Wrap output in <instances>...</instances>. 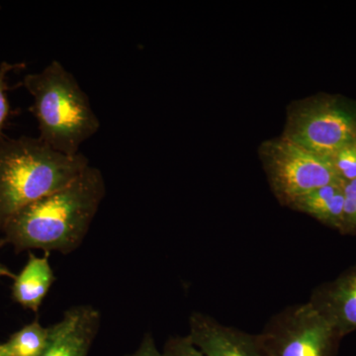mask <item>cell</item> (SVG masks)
<instances>
[{
  "label": "cell",
  "mask_w": 356,
  "mask_h": 356,
  "mask_svg": "<svg viewBox=\"0 0 356 356\" xmlns=\"http://www.w3.org/2000/svg\"><path fill=\"white\" fill-rule=\"evenodd\" d=\"M56 280L49 254L44 252V257L30 254L27 264L14 278L13 299L24 308L37 313Z\"/></svg>",
  "instance_id": "30bf717a"
},
{
  "label": "cell",
  "mask_w": 356,
  "mask_h": 356,
  "mask_svg": "<svg viewBox=\"0 0 356 356\" xmlns=\"http://www.w3.org/2000/svg\"><path fill=\"white\" fill-rule=\"evenodd\" d=\"M259 156L273 195L288 208L309 192L343 182L337 177L331 159L282 136L264 140L259 147Z\"/></svg>",
  "instance_id": "5b68a950"
},
{
  "label": "cell",
  "mask_w": 356,
  "mask_h": 356,
  "mask_svg": "<svg viewBox=\"0 0 356 356\" xmlns=\"http://www.w3.org/2000/svg\"><path fill=\"white\" fill-rule=\"evenodd\" d=\"M22 84L34 98L29 111L38 122L40 139L58 153L81 154V145L102 123L76 77L53 60L41 72L27 74Z\"/></svg>",
  "instance_id": "3957f363"
},
{
  "label": "cell",
  "mask_w": 356,
  "mask_h": 356,
  "mask_svg": "<svg viewBox=\"0 0 356 356\" xmlns=\"http://www.w3.org/2000/svg\"><path fill=\"white\" fill-rule=\"evenodd\" d=\"M128 356H163V353L156 346L152 332H147L143 337L137 350Z\"/></svg>",
  "instance_id": "e0dca14e"
},
{
  "label": "cell",
  "mask_w": 356,
  "mask_h": 356,
  "mask_svg": "<svg viewBox=\"0 0 356 356\" xmlns=\"http://www.w3.org/2000/svg\"><path fill=\"white\" fill-rule=\"evenodd\" d=\"M102 325V313L92 305L67 309L50 327L48 346L41 356H88Z\"/></svg>",
  "instance_id": "ba28073f"
},
{
  "label": "cell",
  "mask_w": 356,
  "mask_h": 356,
  "mask_svg": "<svg viewBox=\"0 0 356 356\" xmlns=\"http://www.w3.org/2000/svg\"><path fill=\"white\" fill-rule=\"evenodd\" d=\"M23 67H25L24 64H9L6 62L0 65V137L4 135L3 130L11 113L7 97V91L10 89L7 83V76L13 70L23 69Z\"/></svg>",
  "instance_id": "5bb4252c"
},
{
  "label": "cell",
  "mask_w": 356,
  "mask_h": 356,
  "mask_svg": "<svg viewBox=\"0 0 356 356\" xmlns=\"http://www.w3.org/2000/svg\"><path fill=\"white\" fill-rule=\"evenodd\" d=\"M89 165L83 153H58L39 137L1 136L0 229L30 204L74 181Z\"/></svg>",
  "instance_id": "7a4b0ae2"
},
{
  "label": "cell",
  "mask_w": 356,
  "mask_h": 356,
  "mask_svg": "<svg viewBox=\"0 0 356 356\" xmlns=\"http://www.w3.org/2000/svg\"><path fill=\"white\" fill-rule=\"evenodd\" d=\"M257 337L264 356H337L343 339L309 301L274 315Z\"/></svg>",
  "instance_id": "8992f818"
},
{
  "label": "cell",
  "mask_w": 356,
  "mask_h": 356,
  "mask_svg": "<svg viewBox=\"0 0 356 356\" xmlns=\"http://www.w3.org/2000/svg\"><path fill=\"white\" fill-rule=\"evenodd\" d=\"M344 182L320 187L294 201L290 209L304 213L341 234L344 216Z\"/></svg>",
  "instance_id": "8fae6325"
},
{
  "label": "cell",
  "mask_w": 356,
  "mask_h": 356,
  "mask_svg": "<svg viewBox=\"0 0 356 356\" xmlns=\"http://www.w3.org/2000/svg\"><path fill=\"white\" fill-rule=\"evenodd\" d=\"M281 136L331 158L343 147L356 145V102L325 93L294 100L287 106Z\"/></svg>",
  "instance_id": "277c9868"
},
{
  "label": "cell",
  "mask_w": 356,
  "mask_h": 356,
  "mask_svg": "<svg viewBox=\"0 0 356 356\" xmlns=\"http://www.w3.org/2000/svg\"><path fill=\"white\" fill-rule=\"evenodd\" d=\"M187 337L205 356H264L257 334L222 325L200 312L189 317Z\"/></svg>",
  "instance_id": "52a82bcc"
},
{
  "label": "cell",
  "mask_w": 356,
  "mask_h": 356,
  "mask_svg": "<svg viewBox=\"0 0 356 356\" xmlns=\"http://www.w3.org/2000/svg\"><path fill=\"white\" fill-rule=\"evenodd\" d=\"M105 195L102 170L89 165L74 181L11 218L2 229L6 242L20 250L72 254L83 245Z\"/></svg>",
  "instance_id": "6da1fadb"
},
{
  "label": "cell",
  "mask_w": 356,
  "mask_h": 356,
  "mask_svg": "<svg viewBox=\"0 0 356 356\" xmlns=\"http://www.w3.org/2000/svg\"><path fill=\"white\" fill-rule=\"evenodd\" d=\"M344 216L341 235H356V179L344 184Z\"/></svg>",
  "instance_id": "9a60e30c"
},
{
  "label": "cell",
  "mask_w": 356,
  "mask_h": 356,
  "mask_svg": "<svg viewBox=\"0 0 356 356\" xmlns=\"http://www.w3.org/2000/svg\"><path fill=\"white\" fill-rule=\"evenodd\" d=\"M309 302L343 337L356 332V264L312 293Z\"/></svg>",
  "instance_id": "9c48e42d"
},
{
  "label": "cell",
  "mask_w": 356,
  "mask_h": 356,
  "mask_svg": "<svg viewBox=\"0 0 356 356\" xmlns=\"http://www.w3.org/2000/svg\"><path fill=\"white\" fill-rule=\"evenodd\" d=\"M161 353L163 356H205L187 336L170 337Z\"/></svg>",
  "instance_id": "2e32d148"
},
{
  "label": "cell",
  "mask_w": 356,
  "mask_h": 356,
  "mask_svg": "<svg viewBox=\"0 0 356 356\" xmlns=\"http://www.w3.org/2000/svg\"><path fill=\"white\" fill-rule=\"evenodd\" d=\"M50 327H44L38 321L25 325L0 343V356H41L48 346Z\"/></svg>",
  "instance_id": "7c38bea8"
},
{
  "label": "cell",
  "mask_w": 356,
  "mask_h": 356,
  "mask_svg": "<svg viewBox=\"0 0 356 356\" xmlns=\"http://www.w3.org/2000/svg\"><path fill=\"white\" fill-rule=\"evenodd\" d=\"M330 159L341 181L346 184L356 179V145L343 147Z\"/></svg>",
  "instance_id": "4fadbf2b"
},
{
  "label": "cell",
  "mask_w": 356,
  "mask_h": 356,
  "mask_svg": "<svg viewBox=\"0 0 356 356\" xmlns=\"http://www.w3.org/2000/svg\"><path fill=\"white\" fill-rule=\"evenodd\" d=\"M3 276H7V277L15 278V275L8 268H6V266H1L0 264V277H3Z\"/></svg>",
  "instance_id": "ac0fdd59"
}]
</instances>
